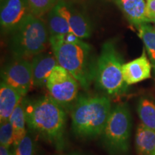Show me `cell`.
I'll return each mask as SVG.
<instances>
[{"label": "cell", "mask_w": 155, "mask_h": 155, "mask_svg": "<svg viewBox=\"0 0 155 155\" xmlns=\"http://www.w3.org/2000/svg\"><path fill=\"white\" fill-rule=\"evenodd\" d=\"M26 124L30 131L57 148L64 145L66 114L64 108L50 96L24 99Z\"/></svg>", "instance_id": "1"}, {"label": "cell", "mask_w": 155, "mask_h": 155, "mask_svg": "<svg viewBox=\"0 0 155 155\" xmlns=\"http://www.w3.org/2000/svg\"><path fill=\"white\" fill-rule=\"evenodd\" d=\"M111 112V101L106 96H80L71 108L73 131L82 137L101 134Z\"/></svg>", "instance_id": "2"}, {"label": "cell", "mask_w": 155, "mask_h": 155, "mask_svg": "<svg viewBox=\"0 0 155 155\" xmlns=\"http://www.w3.org/2000/svg\"><path fill=\"white\" fill-rule=\"evenodd\" d=\"M49 42L58 65L71 73L85 89L94 80L96 62L91 58V46L81 40L76 43H66L50 37Z\"/></svg>", "instance_id": "3"}, {"label": "cell", "mask_w": 155, "mask_h": 155, "mask_svg": "<svg viewBox=\"0 0 155 155\" xmlns=\"http://www.w3.org/2000/svg\"><path fill=\"white\" fill-rule=\"evenodd\" d=\"M12 32L10 48L16 58L35 57L45 50L50 40L45 24L32 13Z\"/></svg>", "instance_id": "4"}, {"label": "cell", "mask_w": 155, "mask_h": 155, "mask_svg": "<svg viewBox=\"0 0 155 155\" xmlns=\"http://www.w3.org/2000/svg\"><path fill=\"white\" fill-rule=\"evenodd\" d=\"M122 60L111 41L103 45L96 63L94 80L98 88L109 95L125 92L128 86L122 72Z\"/></svg>", "instance_id": "5"}, {"label": "cell", "mask_w": 155, "mask_h": 155, "mask_svg": "<svg viewBox=\"0 0 155 155\" xmlns=\"http://www.w3.org/2000/svg\"><path fill=\"white\" fill-rule=\"evenodd\" d=\"M131 117L126 104H120L111 110L101 134L102 139L112 155L127 152L129 147Z\"/></svg>", "instance_id": "6"}, {"label": "cell", "mask_w": 155, "mask_h": 155, "mask_svg": "<svg viewBox=\"0 0 155 155\" xmlns=\"http://www.w3.org/2000/svg\"><path fill=\"white\" fill-rule=\"evenodd\" d=\"M78 82L61 65L55 66L46 83L49 96L64 109L72 108L78 99Z\"/></svg>", "instance_id": "7"}, {"label": "cell", "mask_w": 155, "mask_h": 155, "mask_svg": "<svg viewBox=\"0 0 155 155\" xmlns=\"http://www.w3.org/2000/svg\"><path fill=\"white\" fill-rule=\"evenodd\" d=\"M2 81L24 97L32 86V64L25 58H16L4 68Z\"/></svg>", "instance_id": "8"}, {"label": "cell", "mask_w": 155, "mask_h": 155, "mask_svg": "<svg viewBox=\"0 0 155 155\" xmlns=\"http://www.w3.org/2000/svg\"><path fill=\"white\" fill-rule=\"evenodd\" d=\"M31 14L28 0H3L0 9V22L5 30L13 31Z\"/></svg>", "instance_id": "9"}, {"label": "cell", "mask_w": 155, "mask_h": 155, "mask_svg": "<svg viewBox=\"0 0 155 155\" xmlns=\"http://www.w3.org/2000/svg\"><path fill=\"white\" fill-rule=\"evenodd\" d=\"M55 7L66 19L71 30L75 35L80 39L87 38L91 36V25L84 15L63 0H59Z\"/></svg>", "instance_id": "10"}, {"label": "cell", "mask_w": 155, "mask_h": 155, "mask_svg": "<svg viewBox=\"0 0 155 155\" xmlns=\"http://www.w3.org/2000/svg\"><path fill=\"white\" fill-rule=\"evenodd\" d=\"M32 86L40 88L46 85L48 78L58 63L53 53H42L32 58Z\"/></svg>", "instance_id": "11"}, {"label": "cell", "mask_w": 155, "mask_h": 155, "mask_svg": "<svg viewBox=\"0 0 155 155\" xmlns=\"http://www.w3.org/2000/svg\"><path fill=\"white\" fill-rule=\"evenodd\" d=\"M152 65L147 58L145 50L138 58L129 63L123 64L122 72L125 83L127 86L135 84L150 78Z\"/></svg>", "instance_id": "12"}, {"label": "cell", "mask_w": 155, "mask_h": 155, "mask_svg": "<svg viewBox=\"0 0 155 155\" xmlns=\"http://www.w3.org/2000/svg\"><path fill=\"white\" fill-rule=\"evenodd\" d=\"M116 2L131 24L139 26L151 22L144 0H116Z\"/></svg>", "instance_id": "13"}, {"label": "cell", "mask_w": 155, "mask_h": 155, "mask_svg": "<svg viewBox=\"0 0 155 155\" xmlns=\"http://www.w3.org/2000/svg\"><path fill=\"white\" fill-rule=\"evenodd\" d=\"M22 99L23 96L17 91L2 81L0 86V122L9 119L15 108Z\"/></svg>", "instance_id": "14"}, {"label": "cell", "mask_w": 155, "mask_h": 155, "mask_svg": "<svg viewBox=\"0 0 155 155\" xmlns=\"http://www.w3.org/2000/svg\"><path fill=\"white\" fill-rule=\"evenodd\" d=\"M136 147L139 154L155 155V131L141 124L136 134Z\"/></svg>", "instance_id": "15"}, {"label": "cell", "mask_w": 155, "mask_h": 155, "mask_svg": "<svg viewBox=\"0 0 155 155\" xmlns=\"http://www.w3.org/2000/svg\"><path fill=\"white\" fill-rule=\"evenodd\" d=\"M9 120L13 128V136H14L13 146H15L24 138L28 133L25 129L26 116H25L23 99L15 108Z\"/></svg>", "instance_id": "16"}, {"label": "cell", "mask_w": 155, "mask_h": 155, "mask_svg": "<svg viewBox=\"0 0 155 155\" xmlns=\"http://www.w3.org/2000/svg\"><path fill=\"white\" fill-rule=\"evenodd\" d=\"M47 22L50 36H59L73 32L66 19L58 12L55 7L48 13Z\"/></svg>", "instance_id": "17"}, {"label": "cell", "mask_w": 155, "mask_h": 155, "mask_svg": "<svg viewBox=\"0 0 155 155\" xmlns=\"http://www.w3.org/2000/svg\"><path fill=\"white\" fill-rule=\"evenodd\" d=\"M137 112L141 124L155 131V104L148 98H143L139 101Z\"/></svg>", "instance_id": "18"}, {"label": "cell", "mask_w": 155, "mask_h": 155, "mask_svg": "<svg viewBox=\"0 0 155 155\" xmlns=\"http://www.w3.org/2000/svg\"><path fill=\"white\" fill-rule=\"evenodd\" d=\"M138 28L139 37L144 42L151 63L155 69V28L148 23H143Z\"/></svg>", "instance_id": "19"}, {"label": "cell", "mask_w": 155, "mask_h": 155, "mask_svg": "<svg viewBox=\"0 0 155 155\" xmlns=\"http://www.w3.org/2000/svg\"><path fill=\"white\" fill-rule=\"evenodd\" d=\"M58 1L59 0H28L31 13L39 18L51 11Z\"/></svg>", "instance_id": "20"}, {"label": "cell", "mask_w": 155, "mask_h": 155, "mask_svg": "<svg viewBox=\"0 0 155 155\" xmlns=\"http://www.w3.org/2000/svg\"><path fill=\"white\" fill-rule=\"evenodd\" d=\"M35 145L28 133L17 145L14 146L15 155H35Z\"/></svg>", "instance_id": "21"}, {"label": "cell", "mask_w": 155, "mask_h": 155, "mask_svg": "<svg viewBox=\"0 0 155 155\" xmlns=\"http://www.w3.org/2000/svg\"><path fill=\"white\" fill-rule=\"evenodd\" d=\"M14 141L13 128L9 120L1 122L0 127V143L1 146L9 148Z\"/></svg>", "instance_id": "22"}, {"label": "cell", "mask_w": 155, "mask_h": 155, "mask_svg": "<svg viewBox=\"0 0 155 155\" xmlns=\"http://www.w3.org/2000/svg\"><path fill=\"white\" fill-rule=\"evenodd\" d=\"M54 37V38H57L58 40H61L62 42H66V43H76V42H80L81 39H80L77 35L73 33V32H71V33L59 36H50Z\"/></svg>", "instance_id": "23"}, {"label": "cell", "mask_w": 155, "mask_h": 155, "mask_svg": "<svg viewBox=\"0 0 155 155\" xmlns=\"http://www.w3.org/2000/svg\"><path fill=\"white\" fill-rule=\"evenodd\" d=\"M147 9L148 15L151 22L155 19V0H147Z\"/></svg>", "instance_id": "24"}, {"label": "cell", "mask_w": 155, "mask_h": 155, "mask_svg": "<svg viewBox=\"0 0 155 155\" xmlns=\"http://www.w3.org/2000/svg\"><path fill=\"white\" fill-rule=\"evenodd\" d=\"M0 155H10L8 151V148L4 146H1L0 147Z\"/></svg>", "instance_id": "25"}, {"label": "cell", "mask_w": 155, "mask_h": 155, "mask_svg": "<svg viewBox=\"0 0 155 155\" xmlns=\"http://www.w3.org/2000/svg\"><path fill=\"white\" fill-rule=\"evenodd\" d=\"M69 155H81L80 154H78V153H72V154H69Z\"/></svg>", "instance_id": "26"}, {"label": "cell", "mask_w": 155, "mask_h": 155, "mask_svg": "<svg viewBox=\"0 0 155 155\" xmlns=\"http://www.w3.org/2000/svg\"><path fill=\"white\" fill-rule=\"evenodd\" d=\"M153 22H154V24H155V19H154V20H153Z\"/></svg>", "instance_id": "27"}, {"label": "cell", "mask_w": 155, "mask_h": 155, "mask_svg": "<svg viewBox=\"0 0 155 155\" xmlns=\"http://www.w3.org/2000/svg\"><path fill=\"white\" fill-rule=\"evenodd\" d=\"M10 155H15L14 154H10Z\"/></svg>", "instance_id": "28"}]
</instances>
